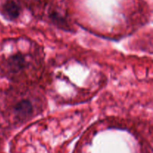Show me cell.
Returning a JSON list of instances; mask_svg holds the SVG:
<instances>
[{
	"label": "cell",
	"instance_id": "obj_1",
	"mask_svg": "<svg viewBox=\"0 0 153 153\" xmlns=\"http://www.w3.org/2000/svg\"><path fill=\"white\" fill-rule=\"evenodd\" d=\"M3 10L5 16L9 19H16L20 13V8L16 2L13 1H9L6 2L3 6Z\"/></svg>",
	"mask_w": 153,
	"mask_h": 153
},
{
	"label": "cell",
	"instance_id": "obj_2",
	"mask_svg": "<svg viewBox=\"0 0 153 153\" xmlns=\"http://www.w3.org/2000/svg\"><path fill=\"white\" fill-rule=\"evenodd\" d=\"M32 105L28 100H22L16 105L15 111L20 116H27L32 111Z\"/></svg>",
	"mask_w": 153,
	"mask_h": 153
},
{
	"label": "cell",
	"instance_id": "obj_3",
	"mask_svg": "<svg viewBox=\"0 0 153 153\" xmlns=\"http://www.w3.org/2000/svg\"><path fill=\"white\" fill-rule=\"evenodd\" d=\"M12 64H13L16 69L20 68L22 65L23 64V58L19 55H14L13 58H11Z\"/></svg>",
	"mask_w": 153,
	"mask_h": 153
}]
</instances>
